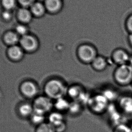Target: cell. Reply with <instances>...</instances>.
Instances as JSON below:
<instances>
[{
	"label": "cell",
	"instance_id": "cell-17",
	"mask_svg": "<svg viewBox=\"0 0 132 132\" xmlns=\"http://www.w3.org/2000/svg\"><path fill=\"white\" fill-rule=\"evenodd\" d=\"M48 120V123L51 124L54 128L66 122L62 113L57 111L56 112H52L50 114Z\"/></svg>",
	"mask_w": 132,
	"mask_h": 132
},
{
	"label": "cell",
	"instance_id": "cell-6",
	"mask_svg": "<svg viewBox=\"0 0 132 132\" xmlns=\"http://www.w3.org/2000/svg\"><path fill=\"white\" fill-rule=\"evenodd\" d=\"M34 110L45 114L50 112L54 107L52 100L45 96H39L35 98L33 104Z\"/></svg>",
	"mask_w": 132,
	"mask_h": 132
},
{
	"label": "cell",
	"instance_id": "cell-7",
	"mask_svg": "<svg viewBox=\"0 0 132 132\" xmlns=\"http://www.w3.org/2000/svg\"><path fill=\"white\" fill-rule=\"evenodd\" d=\"M131 55L126 50L119 48L114 50L111 53L110 59L117 66L128 64Z\"/></svg>",
	"mask_w": 132,
	"mask_h": 132
},
{
	"label": "cell",
	"instance_id": "cell-20",
	"mask_svg": "<svg viewBox=\"0 0 132 132\" xmlns=\"http://www.w3.org/2000/svg\"><path fill=\"white\" fill-rule=\"evenodd\" d=\"M34 110L33 105L28 103H23L18 108L19 113L23 118L30 117Z\"/></svg>",
	"mask_w": 132,
	"mask_h": 132
},
{
	"label": "cell",
	"instance_id": "cell-18",
	"mask_svg": "<svg viewBox=\"0 0 132 132\" xmlns=\"http://www.w3.org/2000/svg\"><path fill=\"white\" fill-rule=\"evenodd\" d=\"M70 103V101L65 97H62L55 100V103H54V107L57 111L62 113L63 112H68Z\"/></svg>",
	"mask_w": 132,
	"mask_h": 132
},
{
	"label": "cell",
	"instance_id": "cell-14",
	"mask_svg": "<svg viewBox=\"0 0 132 132\" xmlns=\"http://www.w3.org/2000/svg\"><path fill=\"white\" fill-rule=\"evenodd\" d=\"M29 8L34 18H42L47 13L43 2L38 0L35 1Z\"/></svg>",
	"mask_w": 132,
	"mask_h": 132
},
{
	"label": "cell",
	"instance_id": "cell-25",
	"mask_svg": "<svg viewBox=\"0 0 132 132\" xmlns=\"http://www.w3.org/2000/svg\"><path fill=\"white\" fill-rule=\"evenodd\" d=\"M35 132H56L53 126L50 123H42L37 126Z\"/></svg>",
	"mask_w": 132,
	"mask_h": 132
},
{
	"label": "cell",
	"instance_id": "cell-30",
	"mask_svg": "<svg viewBox=\"0 0 132 132\" xmlns=\"http://www.w3.org/2000/svg\"><path fill=\"white\" fill-rule=\"evenodd\" d=\"M54 128L56 132H64L67 128V125L66 122H65L58 126L54 127Z\"/></svg>",
	"mask_w": 132,
	"mask_h": 132
},
{
	"label": "cell",
	"instance_id": "cell-28",
	"mask_svg": "<svg viewBox=\"0 0 132 132\" xmlns=\"http://www.w3.org/2000/svg\"><path fill=\"white\" fill-rule=\"evenodd\" d=\"M125 26V28L128 34H132V13L126 19Z\"/></svg>",
	"mask_w": 132,
	"mask_h": 132
},
{
	"label": "cell",
	"instance_id": "cell-5",
	"mask_svg": "<svg viewBox=\"0 0 132 132\" xmlns=\"http://www.w3.org/2000/svg\"><path fill=\"white\" fill-rule=\"evenodd\" d=\"M19 44L25 53L33 54L38 51L40 46V43L36 35L30 33L20 37Z\"/></svg>",
	"mask_w": 132,
	"mask_h": 132
},
{
	"label": "cell",
	"instance_id": "cell-33",
	"mask_svg": "<svg viewBox=\"0 0 132 132\" xmlns=\"http://www.w3.org/2000/svg\"><path fill=\"white\" fill-rule=\"evenodd\" d=\"M129 125H130V128H131V132H132V123Z\"/></svg>",
	"mask_w": 132,
	"mask_h": 132
},
{
	"label": "cell",
	"instance_id": "cell-34",
	"mask_svg": "<svg viewBox=\"0 0 132 132\" xmlns=\"http://www.w3.org/2000/svg\"><path fill=\"white\" fill-rule=\"evenodd\" d=\"M131 85H132V83H131Z\"/></svg>",
	"mask_w": 132,
	"mask_h": 132
},
{
	"label": "cell",
	"instance_id": "cell-29",
	"mask_svg": "<svg viewBox=\"0 0 132 132\" xmlns=\"http://www.w3.org/2000/svg\"><path fill=\"white\" fill-rule=\"evenodd\" d=\"M20 7L29 8L37 0H16Z\"/></svg>",
	"mask_w": 132,
	"mask_h": 132
},
{
	"label": "cell",
	"instance_id": "cell-13",
	"mask_svg": "<svg viewBox=\"0 0 132 132\" xmlns=\"http://www.w3.org/2000/svg\"><path fill=\"white\" fill-rule=\"evenodd\" d=\"M85 92L86 90L82 85L73 84L68 86L66 95L68 96L71 101H77Z\"/></svg>",
	"mask_w": 132,
	"mask_h": 132
},
{
	"label": "cell",
	"instance_id": "cell-21",
	"mask_svg": "<svg viewBox=\"0 0 132 132\" xmlns=\"http://www.w3.org/2000/svg\"><path fill=\"white\" fill-rule=\"evenodd\" d=\"M101 93L106 98L110 103L118 100L119 99L118 92L114 88L107 87L104 89Z\"/></svg>",
	"mask_w": 132,
	"mask_h": 132
},
{
	"label": "cell",
	"instance_id": "cell-22",
	"mask_svg": "<svg viewBox=\"0 0 132 132\" xmlns=\"http://www.w3.org/2000/svg\"><path fill=\"white\" fill-rule=\"evenodd\" d=\"M0 4L3 10L13 11L18 6L16 0H1Z\"/></svg>",
	"mask_w": 132,
	"mask_h": 132
},
{
	"label": "cell",
	"instance_id": "cell-27",
	"mask_svg": "<svg viewBox=\"0 0 132 132\" xmlns=\"http://www.w3.org/2000/svg\"><path fill=\"white\" fill-rule=\"evenodd\" d=\"M113 132H131V130L129 125L123 123L114 127Z\"/></svg>",
	"mask_w": 132,
	"mask_h": 132
},
{
	"label": "cell",
	"instance_id": "cell-32",
	"mask_svg": "<svg viewBox=\"0 0 132 132\" xmlns=\"http://www.w3.org/2000/svg\"><path fill=\"white\" fill-rule=\"evenodd\" d=\"M128 64H129L131 67L132 68V56H131L130 60H129V62H128Z\"/></svg>",
	"mask_w": 132,
	"mask_h": 132
},
{
	"label": "cell",
	"instance_id": "cell-8",
	"mask_svg": "<svg viewBox=\"0 0 132 132\" xmlns=\"http://www.w3.org/2000/svg\"><path fill=\"white\" fill-rule=\"evenodd\" d=\"M20 90L24 97L32 99L37 97L39 93V87L35 82L28 80L21 83L20 86Z\"/></svg>",
	"mask_w": 132,
	"mask_h": 132
},
{
	"label": "cell",
	"instance_id": "cell-12",
	"mask_svg": "<svg viewBox=\"0 0 132 132\" xmlns=\"http://www.w3.org/2000/svg\"><path fill=\"white\" fill-rule=\"evenodd\" d=\"M20 37L13 29L5 31L2 35V42L7 47L18 45Z\"/></svg>",
	"mask_w": 132,
	"mask_h": 132
},
{
	"label": "cell",
	"instance_id": "cell-23",
	"mask_svg": "<svg viewBox=\"0 0 132 132\" xmlns=\"http://www.w3.org/2000/svg\"><path fill=\"white\" fill-rule=\"evenodd\" d=\"M13 29L16 32V33L20 37L24 36V35L31 33L30 32V28L29 25L20 23H18L15 25Z\"/></svg>",
	"mask_w": 132,
	"mask_h": 132
},
{
	"label": "cell",
	"instance_id": "cell-1",
	"mask_svg": "<svg viewBox=\"0 0 132 132\" xmlns=\"http://www.w3.org/2000/svg\"><path fill=\"white\" fill-rule=\"evenodd\" d=\"M68 86L64 81L59 78H53L45 83L44 92L46 96L51 100H56L67 95Z\"/></svg>",
	"mask_w": 132,
	"mask_h": 132
},
{
	"label": "cell",
	"instance_id": "cell-2",
	"mask_svg": "<svg viewBox=\"0 0 132 132\" xmlns=\"http://www.w3.org/2000/svg\"><path fill=\"white\" fill-rule=\"evenodd\" d=\"M98 55L97 48L93 44L88 43L80 44L76 50L78 60L85 65H90Z\"/></svg>",
	"mask_w": 132,
	"mask_h": 132
},
{
	"label": "cell",
	"instance_id": "cell-35",
	"mask_svg": "<svg viewBox=\"0 0 132 132\" xmlns=\"http://www.w3.org/2000/svg\"></svg>",
	"mask_w": 132,
	"mask_h": 132
},
{
	"label": "cell",
	"instance_id": "cell-19",
	"mask_svg": "<svg viewBox=\"0 0 132 132\" xmlns=\"http://www.w3.org/2000/svg\"><path fill=\"white\" fill-rule=\"evenodd\" d=\"M84 105L78 101H70V105L68 112L71 116H77L81 114L83 110Z\"/></svg>",
	"mask_w": 132,
	"mask_h": 132
},
{
	"label": "cell",
	"instance_id": "cell-10",
	"mask_svg": "<svg viewBox=\"0 0 132 132\" xmlns=\"http://www.w3.org/2000/svg\"><path fill=\"white\" fill-rule=\"evenodd\" d=\"M64 0H44L43 2L47 13L56 15L60 13L64 6Z\"/></svg>",
	"mask_w": 132,
	"mask_h": 132
},
{
	"label": "cell",
	"instance_id": "cell-16",
	"mask_svg": "<svg viewBox=\"0 0 132 132\" xmlns=\"http://www.w3.org/2000/svg\"><path fill=\"white\" fill-rule=\"evenodd\" d=\"M118 107L121 111L126 114H132V96H123L118 100Z\"/></svg>",
	"mask_w": 132,
	"mask_h": 132
},
{
	"label": "cell",
	"instance_id": "cell-11",
	"mask_svg": "<svg viewBox=\"0 0 132 132\" xmlns=\"http://www.w3.org/2000/svg\"><path fill=\"white\" fill-rule=\"evenodd\" d=\"M18 23L29 25L33 20V17L29 8L19 7L15 15Z\"/></svg>",
	"mask_w": 132,
	"mask_h": 132
},
{
	"label": "cell",
	"instance_id": "cell-3",
	"mask_svg": "<svg viewBox=\"0 0 132 132\" xmlns=\"http://www.w3.org/2000/svg\"><path fill=\"white\" fill-rule=\"evenodd\" d=\"M114 81L120 86H128L132 82V68L128 64L118 66L113 74Z\"/></svg>",
	"mask_w": 132,
	"mask_h": 132
},
{
	"label": "cell",
	"instance_id": "cell-31",
	"mask_svg": "<svg viewBox=\"0 0 132 132\" xmlns=\"http://www.w3.org/2000/svg\"><path fill=\"white\" fill-rule=\"evenodd\" d=\"M128 42L129 45L132 50V34H128Z\"/></svg>",
	"mask_w": 132,
	"mask_h": 132
},
{
	"label": "cell",
	"instance_id": "cell-9",
	"mask_svg": "<svg viewBox=\"0 0 132 132\" xmlns=\"http://www.w3.org/2000/svg\"><path fill=\"white\" fill-rule=\"evenodd\" d=\"M25 52L19 44L7 47L6 54L8 59L13 62H20L24 59Z\"/></svg>",
	"mask_w": 132,
	"mask_h": 132
},
{
	"label": "cell",
	"instance_id": "cell-26",
	"mask_svg": "<svg viewBox=\"0 0 132 132\" xmlns=\"http://www.w3.org/2000/svg\"><path fill=\"white\" fill-rule=\"evenodd\" d=\"M13 11H9L6 10H2L1 14V19L4 22L9 23L13 20L14 17Z\"/></svg>",
	"mask_w": 132,
	"mask_h": 132
},
{
	"label": "cell",
	"instance_id": "cell-15",
	"mask_svg": "<svg viewBox=\"0 0 132 132\" xmlns=\"http://www.w3.org/2000/svg\"><path fill=\"white\" fill-rule=\"evenodd\" d=\"M109 60L106 57L98 55L92 62L90 65L95 72H102L106 69L109 65Z\"/></svg>",
	"mask_w": 132,
	"mask_h": 132
},
{
	"label": "cell",
	"instance_id": "cell-24",
	"mask_svg": "<svg viewBox=\"0 0 132 132\" xmlns=\"http://www.w3.org/2000/svg\"><path fill=\"white\" fill-rule=\"evenodd\" d=\"M44 114L34 110L33 114L30 117L32 123L37 126L44 123Z\"/></svg>",
	"mask_w": 132,
	"mask_h": 132
},
{
	"label": "cell",
	"instance_id": "cell-4",
	"mask_svg": "<svg viewBox=\"0 0 132 132\" xmlns=\"http://www.w3.org/2000/svg\"><path fill=\"white\" fill-rule=\"evenodd\" d=\"M110 102L101 93L91 95L87 106L90 111L96 115H101L107 112Z\"/></svg>",
	"mask_w": 132,
	"mask_h": 132
}]
</instances>
